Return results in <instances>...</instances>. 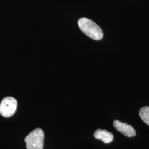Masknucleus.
Returning a JSON list of instances; mask_svg holds the SVG:
<instances>
[{"mask_svg": "<svg viewBox=\"0 0 149 149\" xmlns=\"http://www.w3.org/2000/svg\"><path fill=\"white\" fill-rule=\"evenodd\" d=\"M78 25L81 31L92 39L99 40L103 37L101 28L94 22L88 18H80L78 21Z\"/></svg>", "mask_w": 149, "mask_h": 149, "instance_id": "f257e3e1", "label": "nucleus"}, {"mask_svg": "<svg viewBox=\"0 0 149 149\" xmlns=\"http://www.w3.org/2000/svg\"><path fill=\"white\" fill-rule=\"evenodd\" d=\"M44 133L40 128L33 130L24 139L27 149H43Z\"/></svg>", "mask_w": 149, "mask_h": 149, "instance_id": "f03ea898", "label": "nucleus"}, {"mask_svg": "<svg viewBox=\"0 0 149 149\" xmlns=\"http://www.w3.org/2000/svg\"><path fill=\"white\" fill-rule=\"evenodd\" d=\"M17 102L12 97H6L0 103V114L3 117H11L16 112Z\"/></svg>", "mask_w": 149, "mask_h": 149, "instance_id": "7ed1b4c3", "label": "nucleus"}, {"mask_svg": "<svg viewBox=\"0 0 149 149\" xmlns=\"http://www.w3.org/2000/svg\"><path fill=\"white\" fill-rule=\"evenodd\" d=\"M113 126L118 132L129 138L135 136L136 134L135 130L132 126L127 123L121 122L118 120L114 121Z\"/></svg>", "mask_w": 149, "mask_h": 149, "instance_id": "20e7f679", "label": "nucleus"}, {"mask_svg": "<svg viewBox=\"0 0 149 149\" xmlns=\"http://www.w3.org/2000/svg\"><path fill=\"white\" fill-rule=\"evenodd\" d=\"M94 137L102 141L105 144H109L113 140L114 136L109 132L106 130L98 129L94 133Z\"/></svg>", "mask_w": 149, "mask_h": 149, "instance_id": "39448f33", "label": "nucleus"}, {"mask_svg": "<svg viewBox=\"0 0 149 149\" xmlns=\"http://www.w3.org/2000/svg\"><path fill=\"white\" fill-rule=\"evenodd\" d=\"M139 116L145 123L149 126V107H144L139 111Z\"/></svg>", "mask_w": 149, "mask_h": 149, "instance_id": "423d86ee", "label": "nucleus"}]
</instances>
